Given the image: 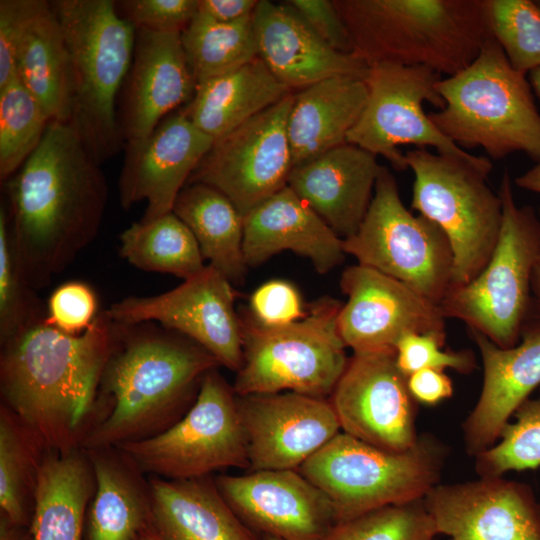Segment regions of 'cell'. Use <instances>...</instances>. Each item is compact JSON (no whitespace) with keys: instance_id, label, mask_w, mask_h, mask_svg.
<instances>
[{"instance_id":"obj_1","label":"cell","mask_w":540,"mask_h":540,"mask_svg":"<svg viewBox=\"0 0 540 540\" xmlns=\"http://www.w3.org/2000/svg\"><path fill=\"white\" fill-rule=\"evenodd\" d=\"M100 165L70 121H51L5 182L11 239L34 289L46 287L98 235L108 201Z\"/></svg>"},{"instance_id":"obj_2","label":"cell","mask_w":540,"mask_h":540,"mask_svg":"<svg viewBox=\"0 0 540 540\" xmlns=\"http://www.w3.org/2000/svg\"><path fill=\"white\" fill-rule=\"evenodd\" d=\"M114 342L115 323L104 310L82 334L64 333L44 318L1 345L5 406L44 448L75 449Z\"/></svg>"},{"instance_id":"obj_3","label":"cell","mask_w":540,"mask_h":540,"mask_svg":"<svg viewBox=\"0 0 540 540\" xmlns=\"http://www.w3.org/2000/svg\"><path fill=\"white\" fill-rule=\"evenodd\" d=\"M115 323V342L99 397L107 415L83 439L90 450L145 439L168 428L218 361L204 348L153 322Z\"/></svg>"},{"instance_id":"obj_4","label":"cell","mask_w":540,"mask_h":540,"mask_svg":"<svg viewBox=\"0 0 540 540\" xmlns=\"http://www.w3.org/2000/svg\"><path fill=\"white\" fill-rule=\"evenodd\" d=\"M368 67L429 68L442 77L469 66L492 36L484 0H334Z\"/></svg>"},{"instance_id":"obj_5","label":"cell","mask_w":540,"mask_h":540,"mask_svg":"<svg viewBox=\"0 0 540 540\" xmlns=\"http://www.w3.org/2000/svg\"><path fill=\"white\" fill-rule=\"evenodd\" d=\"M70 67L71 119L102 164L123 146L117 96L129 73L136 28L112 0H55Z\"/></svg>"},{"instance_id":"obj_6","label":"cell","mask_w":540,"mask_h":540,"mask_svg":"<svg viewBox=\"0 0 540 540\" xmlns=\"http://www.w3.org/2000/svg\"><path fill=\"white\" fill-rule=\"evenodd\" d=\"M437 90L444 107L428 115L457 146L480 147L489 159L514 152L540 159V113L533 90L493 37L469 66L442 77Z\"/></svg>"},{"instance_id":"obj_7","label":"cell","mask_w":540,"mask_h":540,"mask_svg":"<svg viewBox=\"0 0 540 540\" xmlns=\"http://www.w3.org/2000/svg\"><path fill=\"white\" fill-rule=\"evenodd\" d=\"M498 194L502 223L494 251L470 282L452 287L439 306L445 318L464 322L501 348L515 346L532 323V278L540 253V217L531 206H518L509 172Z\"/></svg>"},{"instance_id":"obj_8","label":"cell","mask_w":540,"mask_h":540,"mask_svg":"<svg viewBox=\"0 0 540 540\" xmlns=\"http://www.w3.org/2000/svg\"><path fill=\"white\" fill-rule=\"evenodd\" d=\"M447 448L430 435L406 451L338 433L298 471L330 500L336 523L388 505L423 499L437 484Z\"/></svg>"},{"instance_id":"obj_9","label":"cell","mask_w":540,"mask_h":540,"mask_svg":"<svg viewBox=\"0 0 540 540\" xmlns=\"http://www.w3.org/2000/svg\"><path fill=\"white\" fill-rule=\"evenodd\" d=\"M414 176L411 209L447 236L454 258L452 287L474 279L496 246L502 203L488 185V157L464 159L414 148L404 153Z\"/></svg>"},{"instance_id":"obj_10","label":"cell","mask_w":540,"mask_h":540,"mask_svg":"<svg viewBox=\"0 0 540 540\" xmlns=\"http://www.w3.org/2000/svg\"><path fill=\"white\" fill-rule=\"evenodd\" d=\"M341 306L336 299L322 297L303 319L277 328L264 327L252 316L241 317L243 362L236 372L235 394L331 395L349 360L338 331Z\"/></svg>"},{"instance_id":"obj_11","label":"cell","mask_w":540,"mask_h":540,"mask_svg":"<svg viewBox=\"0 0 540 540\" xmlns=\"http://www.w3.org/2000/svg\"><path fill=\"white\" fill-rule=\"evenodd\" d=\"M346 254L440 304L452 286L454 258L445 233L408 210L394 175L383 166L357 232L343 239Z\"/></svg>"},{"instance_id":"obj_12","label":"cell","mask_w":540,"mask_h":540,"mask_svg":"<svg viewBox=\"0 0 540 540\" xmlns=\"http://www.w3.org/2000/svg\"><path fill=\"white\" fill-rule=\"evenodd\" d=\"M117 448L138 470L165 479L249 468L237 397L216 368L204 375L194 403L181 419L158 434Z\"/></svg>"},{"instance_id":"obj_13","label":"cell","mask_w":540,"mask_h":540,"mask_svg":"<svg viewBox=\"0 0 540 540\" xmlns=\"http://www.w3.org/2000/svg\"><path fill=\"white\" fill-rule=\"evenodd\" d=\"M441 78L422 66L381 63L369 67L364 79L368 89L366 104L346 142L384 157L398 171L407 169L401 150L405 145L433 147L437 153L464 159L477 158L443 135L424 110V103L437 110L444 107L437 90Z\"/></svg>"},{"instance_id":"obj_14","label":"cell","mask_w":540,"mask_h":540,"mask_svg":"<svg viewBox=\"0 0 540 540\" xmlns=\"http://www.w3.org/2000/svg\"><path fill=\"white\" fill-rule=\"evenodd\" d=\"M293 100L292 92L215 140L187 184L219 190L243 216L286 187L293 168L287 136Z\"/></svg>"},{"instance_id":"obj_15","label":"cell","mask_w":540,"mask_h":540,"mask_svg":"<svg viewBox=\"0 0 540 540\" xmlns=\"http://www.w3.org/2000/svg\"><path fill=\"white\" fill-rule=\"evenodd\" d=\"M116 323L156 322L208 351L237 372L243 362L241 317L231 282L211 265L178 287L154 296H129L105 310Z\"/></svg>"},{"instance_id":"obj_16","label":"cell","mask_w":540,"mask_h":540,"mask_svg":"<svg viewBox=\"0 0 540 540\" xmlns=\"http://www.w3.org/2000/svg\"><path fill=\"white\" fill-rule=\"evenodd\" d=\"M340 288L347 301L338 314V331L354 353H395L405 335L446 334L439 304L375 269L347 267Z\"/></svg>"},{"instance_id":"obj_17","label":"cell","mask_w":540,"mask_h":540,"mask_svg":"<svg viewBox=\"0 0 540 540\" xmlns=\"http://www.w3.org/2000/svg\"><path fill=\"white\" fill-rule=\"evenodd\" d=\"M331 396L342 432L396 452L416 444V401L395 353H354Z\"/></svg>"},{"instance_id":"obj_18","label":"cell","mask_w":540,"mask_h":540,"mask_svg":"<svg viewBox=\"0 0 540 540\" xmlns=\"http://www.w3.org/2000/svg\"><path fill=\"white\" fill-rule=\"evenodd\" d=\"M449 540H540V505L529 485L499 477L437 484L423 498Z\"/></svg>"},{"instance_id":"obj_19","label":"cell","mask_w":540,"mask_h":540,"mask_svg":"<svg viewBox=\"0 0 540 540\" xmlns=\"http://www.w3.org/2000/svg\"><path fill=\"white\" fill-rule=\"evenodd\" d=\"M236 397L251 471L298 469L341 432L325 398L289 391Z\"/></svg>"},{"instance_id":"obj_20","label":"cell","mask_w":540,"mask_h":540,"mask_svg":"<svg viewBox=\"0 0 540 540\" xmlns=\"http://www.w3.org/2000/svg\"><path fill=\"white\" fill-rule=\"evenodd\" d=\"M215 484L251 530L282 540H323L336 524L328 497L295 469L218 476Z\"/></svg>"},{"instance_id":"obj_21","label":"cell","mask_w":540,"mask_h":540,"mask_svg":"<svg viewBox=\"0 0 540 540\" xmlns=\"http://www.w3.org/2000/svg\"><path fill=\"white\" fill-rule=\"evenodd\" d=\"M118 122L126 152L133 151L171 113L193 97L196 82L181 33L136 30Z\"/></svg>"},{"instance_id":"obj_22","label":"cell","mask_w":540,"mask_h":540,"mask_svg":"<svg viewBox=\"0 0 540 540\" xmlns=\"http://www.w3.org/2000/svg\"><path fill=\"white\" fill-rule=\"evenodd\" d=\"M213 143L181 108L168 115L139 147L125 153L119 179L123 209L145 201L143 222L172 212L179 193Z\"/></svg>"},{"instance_id":"obj_23","label":"cell","mask_w":540,"mask_h":540,"mask_svg":"<svg viewBox=\"0 0 540 540\" xmlns=\"http://www.w3.org/2000/svg\"><path fill=\"white\" fill-rule=\"evenodd\" d=\"M470 334L480 351L483 385L463 423V441L467 453L476 456L499 439L518 408L540 387V324L532 322L510 348L478 332Z\"/></svg>"},{"instance_id":"obj_24","label":"cell","mask_w":540,"mask_h":540,"mask_svg":"<svg viewBox=\"0 0 540 540\" xmlns=\"http://www.w3.org/2000/svg\"><path fill=\"white\" fill-rule=\"evenodd\" d=\"M253 25L258 56L292 92L336 76L365 79L362 60L328 46L284 2L258 1Z\"/></svg>"},{"instance_id":"obj_25","label":"cell","mask_w":540,"mask_h":540,"mask_svg":"<svg viewBox=\"0 0 540 540\" xmlns=\"http://www.w3.org/2000/svg\"><path fill=\"white\" fill-rule=\"evenodd\" d=\"M382 168L377 156L346 142L294 166L287 185L346 239L359 229Z\"/></svg>"},{"instance_id":"obj_26","label":"cell","mask_w":540,"mask_h":540,"mask_svg":"<svg viewBox=\"0 0 540 540\" xmlns=\"http://www.w3.org/2000/svg\"><path fill=\"white\" fill-rule=\"evenodd\" d=\"M290 250L326 274L345 259L343 239L288 185L244 216L243 253L248 267Z\"/></svg>"},{"instance_id":"obj_27","label":"cell","mask_w":540,"mask_h":540,"mask_svg":"<svg viewBox=\"0 0 540 540\" xmlns=\"http://www.w3.org/2000/svg\"><path fill=\"white\" fill-rule=\"evenodd\" d=\"M149 491L151 527L162 540H257L206 476L157 477Z\"/></svg>"},{"instance_id":"obj_28","label":"cell","mask_w":540,"mask_h":540,"mask_svg":"<svg viewBox=\"0 0 540 540\" xmlns=\"http://www.w3.org/2000/svg\"><path fill=\"white\" fill-rule=\"evenodd\" d=\"M362 78L336 76L294 93L287 118L293 167L346 143L366 104Z\"/></svg>"},{"instance_id":"obj_29","label":"cell","mask_w":540,"mask_h":540,"mask_svg":"<svg viewBox=\"0 0 540 540\" xmlns=\"http://www.w3.org/2000/svg\"><path fill=\"white\" fill-rule=\"evenodd\" d=\"M290 93L258 56L232 72L197 83L192 99L181 109L215 141Z\"/></svg>"},{"instance_id":"obj_30","label":"cell","mask_w":540,"mask_h":540,"mask_svg":"<svg viewBox=\"0 0 540 540\" xmlns=\"http://www.w3.org/2000/svg\"><path fill=\"white\" fill-rule=\"evenodd\" d=\"M94 485L91 462L76 449L44 455L34 494L31 540H82Z\"/></svg>"},{"instance_id":"obj_31","label":"cell","mask_w":540,"mask_h":540,"mask_svg":"<svg viewBox=\"0 0 540 540\" xmlns=\"http://www.w3.org/2000/svg\"><path fill=\"white\" fill-rule=\"evenodd\" d=\"M172 212L191 230L202 256L231 284L245 282L247 264L243 253L244 216L219 190L203 184H187Z\"/></svg>"},{"instance_id":"obj_32","label":"cell","mask_w":540,"mask_h":540,"mask_svg":"<svg viewBox=\"0 0 540 540\" xmlns=\"http://www.w3.org/2000/svg\"><path fill=\"white\" fill-rule=\"evenodd\" d=\"M95 491L88 513V540H137L151 525L150 491L142 488L133 464L108 454L89 451Z\"/></svg>"},{"instance_id":"obj_33","label":"cell","mask_w":540,"mask_h":540,"mask_svg":"<svg viewBox=\"0 0 540 540\" xmlns=\"http://www.w3.org/2000/svg\"><path fill=\"white\" fill-rule=\"evenodd\" d=\"M16 74L51 121H70L69 58L51 1L32 19L25 31L17 53Z\"/></svg>"},{"instance_id":"obj_34","label":"cell","mask_w":540,"mask_h":540,"mask_svg":"<svg viewBox=\"0 0 540 540\" xmlns=\"http://www.w3.org/2000/svg\"><path fill=\"white\" fill-rule=\"evenodd\" d=\"M119 241L121 257L140 270L186 280L206 267L195 236L173 212L132 223Z\"/></svg>"},{"instance_id":"obj_35","label":"cell","mask_w":540,"mask_h":540,"mask_svg":"<svg viewBox=\"0 0 540 540\" xmlns=\"http://www.w3.org/2000/svg\"><path fill=\"white\" fill-rule=\"evenodd\" d=\"M44 448L37 437L5 405L0 416L1 517L26 527L32 520L38 470Z\"/></svg>"},{"instance_id":"obj_36","label":"cell","mask_w":540,"mask_h":540,"mask_svg":"<svg viewBox=\"0 0 540 540\" xmlns=\"http://www.w3.org/2000/svg\"><path fill=\"white\" fill-rule=\"evenodd\" d=\"M253 13L232 23L197 13L182 31L183 49L196 84L232 72L258 57Z\"/></svg>"},{"instance_id":"obj_37","label":"cell","mask_w":540,"mask_h":540,"mask_svg":"<svg viewBox=\"0 0 540 540\" xmlns=\"http://www.w3.org/2000/svg\"><path fill=\"white\" fill-rule=\"evenodd\" d=\"M51 119L16 78L0 89V180L11 178L40 144Z\"/></svg>"},{"instance_id":"obj_38","label":"cell","mask_w":540,"mask_h":540,"mask_svg":"<svg viewBox=\"0 0 540 540\" xmlns=\"http://www.w3.org/2000/svg\"><path fill=\"white\" fill-rule=\"evenodd\" d=\"M540 466V391L527 399L503 428L499 439L475 456V470L481 477H499L510 471Z\"/></svg>"},{"instance_id":"obj_39","label":"cell","mask_w":540,"mask_h":540,"mask_svg":"<svg viewBox=\"0 0 540 540\" xmlns=\"http://www.w3.org/2000/svg\"><path fill=\"white\" fill-rule=\"evenodd\" d=\"M489 29L510 65L528 73L540 67V4L531 0H484Z\"/></svg>"},{"instance_id":"obj_40","label":"cell","mask_w":540,"mask_h":540,"mask_svg":"<svg viewBox=\"0 0 540 540\" xmlns=\"http://www.w3.org/2000/svg\"><path fill=\"white\" fill-rule=\"evenodd\" d=\"M27 279L11 239L6 205L0 206V343L43 320L40 300Z\"/></svg>"},{"instance_id":"obj_41","label":"cell","mask_w":540,"mask_h":540,"mask_svg":"<svg viewBox=\"0 0 540 540\" xmlns=\"http://www.w3.org/2000/svg\"><path fill=\"white\" fill-rule=\"evenodd\" d=\"M423 499L388 505L334 524L323 540H435Z\"/></svg>"},{"instance_id":"obj_42","label":"cell","mask_w":540,"mask_h":540,"mask_svg":"<svg viewBox=\"0 0 540 540\" xmlns=\"http://www.w3.org/2000/svg\"><path fill=\"white\" fill-rule=\"evenodd\" d=\"M446 334H408L396 345L395 358L400 371L408 377L421 369H453L469 374L476 367L474 353L470 350H444Z\"/></svg>"},{"instance_id":"obj_43","label":"cell","mask_w":540,"mask_h":540,"mask_svg":"<svg viewBox=\"0 0 540 540\" xmlns=\"http://www.w3.org/2000/svg\"><path fill=\"white\" fill-rule=\"evenodd\" d=\"M99 313L93 288L85 282L69 281L51 293L45 322L64 333L79 335L90 327Z\"/></svg>"},{"instance_id":"obj_44","label":"cell","mask_w":540,"mask_h":540,"mask_svg":"<svg viewBox=\"0 0 540 540\" xmlns=\"http://www.w3.org/2000/svg\"><path fill=\"white\" fill-rule=\"evenodd\" d=\"M116 6L136 30L182 33L197 14L198 0H124Z\"/></svg>"},{"instance_id":"obj_45","label":"cell","mask_w":540,"mask_h":540,"mask_svg":"<svg viewBox=\"0 0 540 540\" xmlns=\"http://www.w3.org/2000/svg\"><path fill=\"white\" fill-rule=\"evenodd\" d=\"M250 309L252 318L268 328L290 325L307 314L298 289L281 279L260 285L250 297Z\"/></svg>"},{"instance_id":"obj_46","label":"cell","mask_w":540,"mask_h":540,"mask_svg":"<svg viewBox=\"0 0 540 540\" xmlns=\"http://www.w3.org/2000/svg\"><path fill=\"white\" fill-rule=\"evenodd\" d=\"M47 2L0 1V89L17 78L16 60L20 43L28 25Z\"/></svg>"},{"instance_id":"obj_47","label":"cell","mask_w":540,"mask_h":540,"mask_svg":"<svg viewBox=\"0 0 540 540\" xmlns=\"http://www.w3.org/2000/svg\"><path fill=\"white\" fill-rule=\"evenodd\" d=\"M283 2L328 46L339 52L352 53L348 30L333 1L287 0Z\"/></svg>"},{"instance_id":"obj_48","label":"cell","mask_w":540,"mask_h":540,"mask_svg":"<svg viewBox=\"0 0 540 540\" xmlns=\"http://www.w3.org/2000/svg\"><path fill=\"white\" fill-rule=\"evenodd\" d=\"M409 392L416 403L434 406L453 395L451 378L442 370L421 369L407 377Z\"/></svg>"},{"instance_id":"obj_49","label":"cell","mask_w":540,"mask_h":540,"mask_svg":"<svg viewBox=\"0 0 540 540\" xmlns=\"http://www.w3.org/2000/svg\"><path fill=\"white\" fill-rule=\"evenodd\" d=\"M257 0H198L197 13L221 23L236 22L252 14Z\"/></svg>"},{"instance_id":"obj_50","label":"cell","mask_w":540,"mask_h":540,"mask_svg":"<svg viewBox=\"0 0 540 540\" xmlns=\"http://www.w3.org/2000/svg\"><path fill=\"white\" fill-rule=\"evenodd\" d=\"M537 163L514 179L516 186L540 194V159Z\"/></svg>"},{"instance_id":"obj_51","label":"cell","mask_w":540,"mask_h":540,"mask_svg":"<svg viewBox=\"0 0 540 540\" xmlns=\"http://www.w3.org/2000/svg\"><path fill=\"white\" fill-rule=\"evenodd\" d=\"M538 214L540 217V209ZM532 293L534 295V307L537 311L536 321L540 324V253L533 272Z\"/></svg>"},{"instance_id":"obj_52","label":"cell","mask_w":540,"mask_h":540,"mask_svg":"<svg viewBox=\"0 0 540 540\" xmlns=\"http://www.w3.org/2000/svg\"><path fill=\"white\" fill-rule=\"evenodd\" d=\"M533 93L536 95L540 103V67L530 71L527 75Z\"/></svg>"},{"instance_id":"obj_53","label":"cell","mask_w":540,"mask_h":540,"mask_svg":"<svg viewBox=\"0 0 540 540\" xmlns=\"http://www.w3.org/2000/svg\"><path fill=\"white\" fill-rule=\"evenodd\" d=\"M137 540H162L153 530L151 525L147 527L137 538Z\"/></svg>"},{"instance_id":"obj_54","label":"cell","mask_w":540,"mask_h":540,"mask_svg":"<svg viewBox=\"0 0 540 540\" xmlns=\"http://www.w3.org/2000/svg\"><path fill=\"white\" fill-rule=\"evenodd\" d=\"M261 540H282V539L274 537V536H270V535H262Z\"/></svg>"},{"instance_id":"obj_55","label":"cell","mask_w":540,"mask_h":540,"mask_svg":"<svg viewBox=\"0 0 540 540\" xmlns=\"http://www.w3.org/2000/svg\"><path fill=\"white\" fill-rule=\"evenodd\" d=\"M22 540H31L30 534H28V536H25Z\"/></svg>"},{"instance_id":"obj_56","label":"cell","mask_w":540,"mask_h":540,"mask_svg":"<svg viewBox=\"0 0 540 540\" xmlns=\"http://www.w3.org/2000/svg\"><path fill=\"white\" fill-rule=\"evenodd\" d=\"M539 505H540V499H539Z\"/></svg>"},{"instance_id":"obj_57","label":"cell","mask_w":540,"mask_h":540,"mask_svg":"<svg viewBox=\"0 0 540 540\" xmlns=\"http://www.w3.org/2000/svg\"><path fill=\"white\" fill-rule=\"evenodd\" d=\"M538 3L540 4V1H538Z\"/></svg>"}]
</instances>
